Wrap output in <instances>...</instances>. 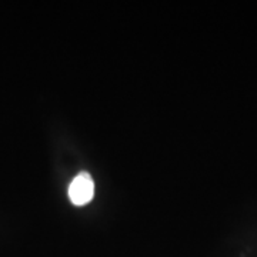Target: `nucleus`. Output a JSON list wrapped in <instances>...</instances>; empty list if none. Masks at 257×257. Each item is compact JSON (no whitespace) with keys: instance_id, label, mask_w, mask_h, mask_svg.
Returning a JSON list of instances; mask_svg holds the SVG:
<instances>
[{"instance_id":"nucleus-1","label":"nucleus","mask_w":257,"mask_h":257,"mask_svg":"<svg viewBox=\"0 0 257 257\" xmlns=\"http://www.w3.org/2000/svg\"><path fill=\"white\" fill-rule=\"evenodd\" d=\"M94 196V182L92 176L82 172L74 177L69 186V199L74 206H84L92 202Z\"/></svg>"}]
</instances>
